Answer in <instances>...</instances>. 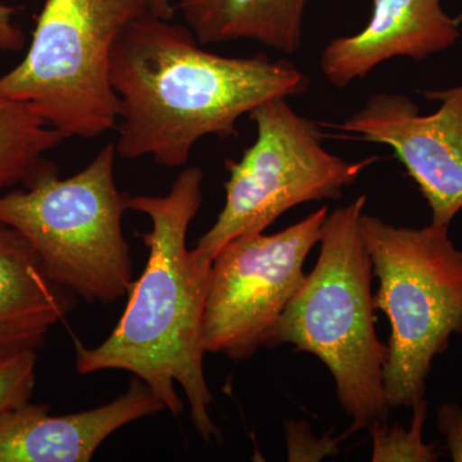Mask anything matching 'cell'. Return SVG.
Instances as JSON below:
<instances>
[{
  "label": "cell",
  "instance_id": "obj_4",
  "mask_svg": "<svg viewBox=\"0 0 462 462\" xmlns=\"http://www.w3.org/2000/svg\"><path fill=\"white\" fill-rule=\"evenodd\" d=\"M116 156L108 143L69 178L57 167L0 194V221L29 240L51 281L103 305L127 296L134 282L123 227L129 194L116 185Z\"/></svg>",
  "mask_w": 462,
  "mask_h": 462
},
{
  "label": "cell",
  "instance_id": "obj_3",
  "mask_svg": "<svg viewBox=\"0 0 462 462\" xmlns=\"http://www.w3.org/2000/svg\"><path fill=\"white\" fill-rule=\"evenodd\" d=\"M365 205L366 196H360L328 214L318 263L263 346H293L320 358L352 419L346 437L387 420L391 409L384 389L388 346L376 336L373 263L360 231Z\"/></svg>",
  "mask_w": 462,
  "mask_h": 462
},
{
  "label": "cell",
  "instance_id": "obj_15",
  "mask_svg": "<svg viewBox=\"0 0 462 462\" xmlns=\"http://www.w3.org/2000/svg\"><path fill=\"white\" fill-rule=\"evenodd\" d=\"M413 418L410 430L400 425L374 421L367 430L373 439L374 462H436L437 443H425L422 430L428 416V402L425 400L413 404Z\"/></svg>",
  "mask_w": 462,
  "mask_h": 462
},
{
  "label": "cell",
  "instance_id": "obj_17",
  "mask_svg": "<svg viewBox=\"0 0 462 462\" xmlns=\"http://www.w3.org/2000/svg\"><path fill=\"white\" fill-rule=\"evenodd\" d=\"M437 427L446 438L447 448L452 461L462 462V407L455 402L439 404L437 410Z\"/></svg>",
  "mask_w": 462,
  "mask_h": 462
},
{
  "label": "cell",
  "instance_id": "obj_13",
  "mask_svg": "<svg viewBox=\"0 0 462 462\" xmlns=\"http://www.w3.org/2000/svg\"><path fill=\"white\" fill-rule=\"evenodd\" d=\"M310 0H178L202 45L254 41L293 56L302 47L303 17Z\"/></svg>",
  "mask_w": 462,
  "mask_h": 462
},
{
  "label": "cell",
  "instance_id": "obj_5",
  "mask_svg": "<svg viewBox=\"0 0 462 462\" xmlns=\"http://www.w3.org/2000/svg\"><path fill=\"white\" fill-rule=\"evenodd\" d=\"M361 236L379 282L374 309L391 325L384 367L391 409L424 400L437 356L462 334V251L448 226H394L363 215Z\"/></svg>",
  "mask_w": 462,
  "mask_h": 462
},
{
  "label": "cell",
  "instance_id": "obj_9",
  "mask_svg": "<svg viewBox=\"0 0 462 462\" xmlns=\"http://www.w3.org/2000/svg\"><path fill=\"white\" fill-rule=\"evenodd\" d=\"M425 96L440 103L434 114L420 115L402 94L378 93L342 123L319 125L391 148L430 205L431 224L449 227L462 209V84Z\"/></svg>",
  "mask_w": 462,
  "mask_h": 462
},
{
  "label": "cell",
  "instance_id": "obj_7",
  "mask_svg": "<svg viewBox=\"0 0 462 462\" xmlns=\"http://www.w3.org/2000/svg\"><path fill=\"white\" fill-rule=\"evenodd\" d=\"M288 98L266 100L249 114L256 141L239 161L225 162V205L194 252L214 261L240 236L263 233L282 214L316 200H336L378 156L349 162L322 145L319 124L298 115Z\"/></svg>",
  "mask_w": 462,
  "mask_h": 462
},
{
  "label": "cell",
  "instance_id": "obj_18",
  "mask_svg": "<svg viewBox=\"0 0 462 462\" xmlns=\"http://www.w3.org/2000/svg\"><path fill=\"white\" fill-rule=\"evenodd\" d=\"M16 7L0 3V51H20L25 47V33L14 23Z\"/></svg>",
  "mask_w": 462,
  "mask_h": 462
},
{
  "label": "cell",
  "instance_id": "obj_8",
  "mask_svg": "<svg viewBox=\"0 0 462 462\" xmlns=\"http://www.w3.org/2000/svg\"><path fill=\"white\" fill-rule=\"evenodd\" d=\"M328 214L321 207L272 236L231 240L216 254L203 315L206 352L243 361L263 348L306 281L303 266Z\"/></svg>",
  "mask_w": 462,
  "mask_h": 462
},
{
  "label": "cell",
  "instance_id": "obj_12",
  "mask_svg": "<svg viewBox=\"0 0 462 462\" xmlns=\"http://www.w3.org/2000/svg\"><path fill=\"white\" fill-rule=\"evenodd\" d=\"M50 278L29 240L0 221V358L38 352L74 305Z\"/></svg>",
  "mask_w": 462,
  "mask_h": 462
},
{
  "label": "cell",
  "instance_id": "obj_2",
  "mask_svg": "<svg viewBox=\"0 0 462 462\" xmlns=\"http://www.w3.org/2000/svg\"><path fill=\"white\" fill-rule=\"evenodd\" d=\"M205 172L197 166L179 173L166 196H129L127 209L147 215L151 230L139 234L148 261L133 282L120 321L105 342L76 343V369L83 375L123 370L147 384L173 416L184 403L175 385L184 389L194 428L206 442L220 440L211 418L203 358V315L212 261L188 248L191 221L203 202Z\"/></svg>",
  "mask_w": 462,
  "mask_h": 462
},
{
  "label": "cell",
  "instance_id": "obj_16",
  "mask_svg": "<svg viewBox=\"0 0 462 462\" xmlns=\"http://www.w3.org/2000/svg\"><path fill=\"white\" fill-rule=\"evenodd\" d=\"M35 351L0 358V420L30 402L36 380Z\"/></svg>",
  "mask_w": 462,
  "mask_h": 462
},
{
  "label": "cell",
  "instance_id": "obj_11",
  "mask_svg": "<svg viewBox=\"0 0 462 462\" xmlns=\"http://www.w3.org/2000/svg\"><path fill=\"white\" fill-rule=\"evenodd\" d=\"M458 38V23L443 11L440 0H373L367 25L328 42L319 66L328 83L343 89L389 60H424Z\"/></svg>",
  "mask_w": 462,
  "mask_h": 462
},
{
  "label": "cell",
  "instance_id": "obj_10",
  "mask_svg": "<svg viewBox=\"0 0 462 462\" xmlns=\"http://www.w3.org/2000/svg\"><path fill=\"white\" fill-rule=\"evenodd\" d=\"M163 410L136 376L126 393L83 412L51 415V406L30 401L0 420V462H88L115 431Z\"/></svg>",
  "mask_w": 462,
  "mask_h": 462
},
{
  "label": "cell",
  "instance_id": "obj_19",
  "mask_svg": "<svg viewBox=\"0 0 462 462\" xmlns=\"http://www.w3.org/2000/svg\"><path fill=\"white\" fill-rule=\"evenodd\" d=\"M149 11L166 20H173L176 8L171 5V0H148Z\"/></svg>",
  "mask_w": 462,
  "mask_h": 462
},
{
  "label": "cell",
  "instance_id": "obj_1",
  "mask_svg": "<svg viewBox=\"0 0 462 462\" xmlns=\"http://www.w3.org/2000/svg\"><path fill=\"white\" fill-rule=\"evenodd\" d=\"M187 25L147 12L126 26L111 57L124 160L187 165L205 138H238L236 124L266 100L302 96L310 79L291 60L206 51Z\"/></svg>",
  "mask_w": 462,
  "mask_h": 462
},
{
  "label": "cell",
  "instance_id": "obj_6",
  "mask_svg": "<svg viewBox=\"0 0 462 462\" xmlns=\"http://www.w3.org/2000/svg\"><path fill=\"white\" fill-rule=\"evenodd\" d=\"M148 0H44L25 58L0 78V94L32 106L63 138L96 139L114 129L116 41Z\"/></svg>",
  "mask_w": 462,
  "mask_h": 462
},
{
  "label": "cell",
  "instance_id": "obj_14",
  "mask_svg": "<svg viewBox=\"0 0 462 462\" xmlns=\"http://www.w3.org/2000/svg\"><path fill=\"white\" fill-rule=\"evenodd\" d=\"M63 141L62 134L32 106L0 94V190L25 187L41 173L57 169L45 154Z\"/></svg>",
  "mask_w": 462,
  "mask_h": 462
}]
</instances>
